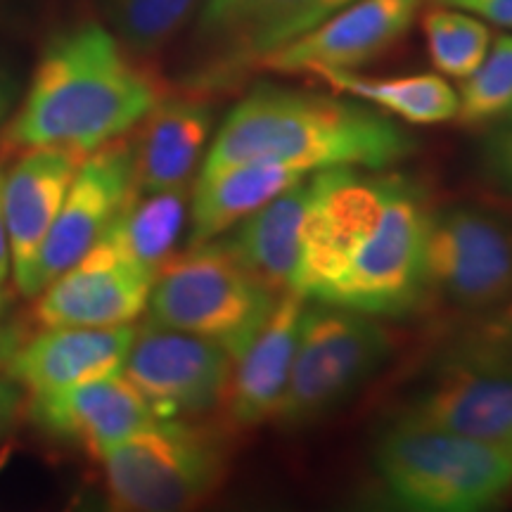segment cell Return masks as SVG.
<instances>
[{
  "label": "cell",
  "instance_id": "cell-17",
  "mask_svg": "<svg viewBox=\"0 0 512 512\" xmlns=\"http://www.w3.org/2000/svg\"><path fill=\"white\" fill-rule=\"evenodd\" d=\"M396 422L508 444L512 375L448 358L437 380L401 408Z\"/></svg>",
  "mask_w": 512,
  "mask_h": 512
},
{
  "label": "cell",
  "instance_id": "cell-12",
  "mask_svg": "<svg viewBox=\"0 0 512 512\" xmlns=\"http://www.w3.org/2000/svg\"><path fill=\"white\" fill-rule=\"evenodd\" d=\"M133 195L131 138L110 140L88 152L69 183L36 266V297L50 280L76 264L112 226Z\"/></svg>",
  "mask_w": 512,
  "mask_h": 512
},
{
  "label": "cell",
  "instance_id": "cell-3",
  "mask_svg": "<svg viewBox=\"0 0 512 512\" xmlns=\"http://www.w3.org/2000/svg\"><path fill=\"white\" fill-rule=\"evenodd\" d=\"M415 147L411 133L368 102L259 83L223 119L202 169L264 162L302 171H382L411 157Z\"/></svg>",
  "mask_w": 512,
  "mask_h": 512
},
{
  "label": "cell",
  "instance_id": "cell-29",
  "mask_svg": "<svg viewBox=\"0 0 512 512\" xmlns=\"http://www.w3.org/2000/svg\"><path fill=\"white\" fill-rule=\"evenodd\" d=\"M437 3L470 12L484 22L512 31V0H437Z\"/></svg>",
  "mask_w": 512,
  "mask_h": 512
},
{
  "label": "cell",
  "instance_id": "cell-32",
  "mask_svg": "<svg viewBox=\"0 0 512 512\" xmlns=\"http://www.w3.org/2000/svg\"><path fill=\"white\" fill-rule=\"evenodd\" d=\"M19 95H22V86H19L17 76L8 67H0V133L15 112Z\"/></svg>",
  "mask_w": 512,
  "mask_h": 512
},
{
  "label": "cell",
  "instance_id": "cell-31",
  "mask_svg": "<svg viewBox=\"0 0 512 512\" xmlns=\"http://www.w3.org/2000/svg\"><path fill=\"white\" fill-rule=\"evenodd\" d=\"M27 337H29V332L22 323H19V320L0 318V373L5 375L12 356L17 354V349L22 347V342Z\"/></svg>",
  "mask_w": 512,
  "mask_h": 512
},
{
  "label": "cell",
  "instance_id": "cell-7",
  "mask_svg": "<svg viewBox=\"0 0 512 512\" xmlns=\"http://www.w3.org/2000/svg\"><path fill=\"white\" fill-rule=\"evenodd\" d=\"M394 342L375 316L306 306L294 361L273 422L306 427L323 420L380 373Z\"/></svg>",
  "mask_w": 512,
  "mask_h": 512
},
{
  "label": "cell",
  "instance_id": "cell-22",
  "mask_svg": "<svg viewBox=\"0 0 512 512\" xmlns=\"http://www.w3.org/2000/svg\"><path fill=\"white\" fill-rule=\"evenodd\" d=\"M316 79L332 91L356 98L389 117L415 126H434L458 117V91L441 74L363 76L356 72H325Z\"/></svg>",
  "mask_w": 512,
  "mask_h": 512
},
{
  "label": "cell",
  "instance_id": "cell-1",
  "mask_svg": "<svg viewBox=\"0 0 512 512\" xmlns=\"http://www.w3.org/2000/svg\"><path fill=\"white\" fill-rule=\"evenodd\" d=\"M430 211L403 176L356 166L316 171L292 287L306 299L368 316H403L427 292Z\"/></svg>",
  "mask_w": 512,
  "mask_h": 512
},
{
  "label": "cell",
  "instance_id": "cell-30",
  "mask_svg": "<svg viewBox=\"0 0 512 512\" xmlns=\"http://www.w3.org/2000/svg\"><path fill=\"white\" fill-rule=\"evenodd\" d=\"M24 408V389L8 375L0 377V441H3L15 427Z\"/></svg>",
  "mask_w": 512,
  "mask_h": 512
},
{
  "label": "cell",
  "instance_id": "cell-25",
  "mask_svg": "<svg viewBox=\"0 0 512 512\" xmlns=\"http://www.w3.org/2000/svg\"><path fill=\"white\" fill-rule=\"evenodd\" d=\"M422 29L434 69L458 81L475 72L494 41L484 19L446 5L427 10L422 15Z\"/></svg>",
  "mask_w": 512,
  "mask_h": 512
},
{
  "label": "cell",
  "instance_id": "cell-15",
  "mask_svg": "<svg viewBox=\"0 0 512 512\" xmlns=\"http://www.w3.org/2000/svg\"><path fill=\"white\" fill-rule=\"evenodd\" d=\"M83 157L72 147L38 145L19 150L12 164L5 166L3 211L10 242V278L22 297H36L38 256Z\"/></svg>",
  "mask_w": 512,
  "mask_h": 512
},
{
  "label": "cell",
  "instance_id": "cell-10",
  "mask_svg": "<svg viewBox=\"0 0 512 512\" xmlns=\"http://www.w3.org/2000/svg\"><path fill=\"white\" fill-rule=\"evenodd\" d=\"M351 0H202L197 41L209 62L188 91L211 95L240 69L259 67L266 55L304 36Z\"/></svg>",
  "mask_w": 512,
  "mask_h": 512
},
{
  "label": "cell",
  "instance_id": "cell-19",
  "mask_svg": "<svg viewBox=\"0 0 512 512\" xmlns=\"http://www.w3.org/2000/svg\"><path fill=\"white\" fill-rule=\"evenodd\" d=\"M136 328H46L27 337L12 356L5 375L24 394H50L74 384L121 373Z\"/></svg>",
  "mask_w": 512,
  "mask_h": 512
},
{
  "label": "cell",
  "instance_id": "cell-18",
  "mask_svg": "<svg viewBox=\"0 0 512 512\" xmlns=\"http://www.w3.org/2000/svg\"><path fill=\"white\" fill-rule=\"evenodd\" d=\"M306 306L309 299L294 287L280 292L264 325L233 361L223 401L233 425L259 427L273 420L290 377Z\"/></svg>",
  "mask_w": 512,
  "mask_h": 512
},
{
  "label": "cell",
  "instance_id": "cell-5",
  "mask_svg": "<svg viewBox=\"0 0 512 512\" xmlns=\"http://www.w3.org/2000/svg\"><path fill=\"white\" fill-rule=\"evenodd\" d=\"M278 297V290L249 271L228 238H214L164 261L147 309L152 323L216 339L235 361Z\"/></svg>",
  "mask_w": 512,
  "mask_h": 512
},
{
  "label": "cell",
  "instance_id": "cell-33",
  "mask_svg": "<svg viewBox=\"0 0 512 512\" xmlns=\"http://www.w3.org/2000/svg\"><path fill=\"white\" fill-rule=\"evenodd\" d=\"M3 181H5V164L0 162V285L8 283L12 275L10 242H8V228H5V211H3Z\"/></svg>",
  "mask_w": 512,
  "mask_h": 512
},
{
  "label": "cell",
  "instance_id": "cell-35",
  "mask_svg": "<svg viewBox=\"0 0 512 512\" xmlns=\"http://www.w3.org/2000/svg\"><path fill=\"white\" fill-rule=\"evenodd\" d=\"M505 446H508V448H510V453H512V434H510V439H508V444H505Z\"/></svg>",
  "mask_w": 512,
  "mask_h": 512
},
{
  "label": "cell",
  "instance_id": "cell-13",
  "mask_svg": "<svg viewBox=\"0 0 512 512\" xmlns=\"http://www.w3.org/2000/svg\"><path fill=\"white\" fill-rule=\"evenodd\" d=\"M422 0H351L335 15L259 62L275 74L356 72L394 48L413 27Z\"/></svg>",
  "mask_w": 512,
  "mask_h": 512
},
{
  "label": "cell",
  "instance_id": "cell-11",
  "mask_svg": "<svg viewBox=\"0 0 512 512\" xmlns=\"http://www.w3.org/2000/svg\"><path fill=\"white\" fill-rule=\"evenodd\" d=\"M155 273L98 240L76 264L43 287L36 323L43 328H114L133 323L150 302Z\"/></svg>",
  "mask_w": 512,
  "mask_h": 512
},
{
  "label": "cell",
  "instance_id": "cell-4",
  "mask_svg": "<svg viewBox=\"0 0 512 512\" xmlns=\"http://www.w3.org/2000/svg\"><path fill=\"white\" fill-rule=\"evenodd\" d=\"M373 470L384 496L415 512H477L512 489L505 444L406 422H394L377 439Z\"/></svg>",
  "mask_w": 512,
  "mask_h": 512
},
{
  "label": "cell",
  "instance_id": "cell-8",
  "mask_svg": "<svg viewBox=\"0 0 512 512\" xmlns=\"http://www.w3.org/2000/svg\"><path fill=\"white\" fill-rule=\"evenodd\" d=\"M427 290L458 309L494 311L512 297V223L477 207L430 216Z\"/></svg>",
  "mask_w": 512,
  "mask_h": 512
},
{
  "label": "cell",
  "instance_id": "cell-21",
  "mask_svg": "<svg viewBox=\"0 0 512 512\" xmlns=\"http://www.w3.org/2000/svg\"><path fill=\"white\" fill-rule=\"evenodd\" d=\"M313 192H316V171L249 214L235 226L233 238H228L249 271L278 292L292 287L299 261V235Z\"/></svg>",
  "mask_w": 512,
  "mask_h": 512
},
{
  "label": "cell",
  "instance_id": "cell-27",
  "mask_svg": "<svg viewBox=\"0 0 512 512\" xmlns=\"http://www.w3.org/2000/svg\"><path fill=\"white\" fill-rule=\"evenodd\" d=\"M494 311L460 337L448 358L512 375V297Z\"/></svg>",
  "mask_w": 512,
  "mask_h": 512
},
{
  "label": "cell",
  "instance_id": "cell-20",
  "mask_svg": "<svg viewBox=\"0 0 512 512\" xmlns=\"http://www.w3.org/2000/svg\"><path fill=\"white\" fill-rule=\"evenodd\" d=\"M309 174L311 171L294 166L264 162L200 169V176L190 188L188 245L221 238L275 195Z\"/></svg>",
  "mask_w": 512,
  "mask_h": 512
},
{
  "label": "cell",
  "instance_id": "cell-2",
  "mask_svg": "<svg viewBox=\"0 0 512 512\" xmlns=\"http://www.w3.org/2000/svg\"><path fill=\"white\" fill-rule=\"evenodd\" d=\"M166 91L105 24H74L46 43L0 133V147L62 145L88 155L131 133Z\"/></svg>",
  "mask_w": 512,
  "mask_h": 512
},
{
  "label": "cell",
  "instance_id": "cell-9",
  "mask_svg": "<svg viewBox=\"0 0 512 512\" xmlns=\"http://www.w3.org/2000/svg\"><path fill=\"white\" fill-rule=\"evenodd\" d=\"M121 373L159 420L197 418L226 401L233 356L216 339L164 328H136Z\"/></svg>",
  "mask_w": 512,
  "mask_h": 512
},
{
  "label": "cell",
  "instance_id": "cell-23",
  "mask_svg": "<svg viewBox=\"0 0 512 512\" xmlns=\"http://www.w3.org/2000/svg\"><path fill=\"white\" fill-rule=\"evenodd\" d=\"M190 214V188L133 192L102 240L133 264L157 275L183 235Z\"/></svg>",
  "mask_w": 512,
  "mask_h": 512
},
{
  "label": "cell",
  "instance_id": "cell-24",
  "mask_svg": "<svg viewBox=\"0 0 512 512\" xmlns=\"http://www.w3.org/2000/svg\"><path fill=\"white\" fill-rule=\"evenodd\" d=\"M202 0H102L107 29L138 57L169 46L200 10Z\"/></svg>",
  "mask_w": 512,
  "mask_h": 512
},
{
  "label": "cell",
  "instance_id": "cell-26",
  "mask_svg": "<svg viewBox=\"0 0 512 512\" xmlns=\"http://www.w3.org/2000/svg\"><path fill=\"white\" fill-rule=\"evenodd\" d=\"M512 117V34L491 41L482 64L463 79L458 91V117L467 126Z\"/></svg>",
  "mask_w": 512,
  "mask_h": 512
},
{
  "label": "cell",
  "instance_id": "cell-16",
  "mask_svg": "<svg viewBox=\"0 0 512 512\" xmlns=\"http://www.w3.org/2000/svg\"><path fill=\"white\" fill-rule=\"evenodd\" d=\"M214 133L209 95L166 91L128 133L133 155V192L190 188Z\"/></svg>",
  "mask_w": 512,
  "mask_h": 512
},
{
  "label": "cell",
  "instance_id": "cell-14",
  "mask_svg": "<svg viewBox=\"0 0 512 512\" xmlns=\"http://www.w3.org/2000/svg\"><path fill=\"white\" fill-rule=\"evenodd\" d=\"M24 406L38 432L60 444L81 448L95 460L159 420L124 373L29 396Z\"/></svg>",
  "mask_w": 512,
  "mask_h": 512
},
{
  "label": "cell",
  "instance_id": "cell-28",
  "mask_svg": "<svg viewBox=\"0 0 512 512\" xmlns=\"http://www.w3.org/2000/svg\"><path fill=\"white\" fill-rule=\"evenodd\" d=\"M482 171L496 188L512 192V121L484 140Z\"/></svg>",
  "mask_w": 512,
  "mask_h": 512
},
{
  "label": "cell",
  "instance_id": "cell-6",
  "mask_svg": "<svg viewBox=\"0 0 512 512\" xmlns=\"http://www.w3.org/2000/svg\"><path fill=\"white\" fill-rule=\"evenodd\" d=\"M110 508L178 512L214 496L228 472V446L190 418L157 420L100 458Z\"/></svg>",
  "mask_w": 512,
  "mask_h": 512
},
{
  "label": "cell",
  "instance_id": "cell-34",
  "mask_svg": "<svg viewBox=\"0 0 512 512\" xmlns=\"http://www.w3.org/2000/svg\"><path fill=\"white\" fill-rule=\"evenodd\" d=\"M10 304H12V297H10V292L5 290V285H0V318H5V316H8V311H10Z\"/></svg>",
  "mask_w": 512,
  "mask_h": 512
}]
</instances>
